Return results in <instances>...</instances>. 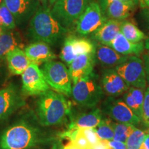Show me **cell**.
Wrapping results in <instances>:
<instances>
[{
    "label": "cell",
    "instance_id": "1f68e13d",
    "mask_svg": "<svg viewBox=\"0 0 149 149\" xmlns=\"http://www.w3.org/2000/svg\"><path fill=\"white\" fill-rule=\"evenodd\" d=\"M109 144L112 149H126L127 148L125 142L115 141L114 139L109 140Z\"/></svg>",
    "mask_w": 149,
    "mask_h": 149
},
{
    "label": "cell",
    "instance_id": "5bb4252c",
    "mask_svg": "<svg viewBox=\"0 0 149 149\" xmlns=\"http://www.w3.org/2000/svg\"><path fill=\"white\" fill-rule=\"evenodd\" d=\"M101 86L104 94L113 97L124 94L130 87L115 68H105L102 71Z\"/></svg>",
    "mask_w": 149,
    "mask_h": 149
},
{
    "label": "cell",
    "instance_id": "d590c367",
    "mask_svg": "<svg viewBox=\"0 0 149 149\" xmlns=\"http://www.w3.org/2000/svg\"><path fill=\"white\" fill-rule=\"evenodd\" d=\"M133 1L135 3H137L138 5V3L139 1V0H100L99 1V3H100V6L101 8H103V7L105 6L106 5H107L108 3L110 2H112V1Z\"/></svg>",
    "mask_w": 149,
    "mask_h": 149
},
{
    "label": "cell",
    "instance_id": "7c38bea8",
    "mask_svg": "<svg viewBox=\"0 0 149 149\" xmlns=\"http://www.w3.org/2000/svg\"><path fill=\"white\" fill-rule=\"evenodd\" d=\"M26 105L22 93L13 84L0 89V122Z\"/></svg>",
    "mask_w": 149,
    "mask_h": 149
},
{
    "label": "cell",
    "instance_id": "ffe728a7",
    "mask_svg": "<svg viewBox=\"0 0 149 149\" xmlns=\"http://www.w3.org/2000/svg\"><path fill=\"white\" fill-rule=\"evenodd\" d=\"M103 119L102 110L95 108L88 113L80 114L74 118L68 124V129L79 128H95Z\"/></svg>",
    "mask_w": 149,
    "mask_h": 149
},
{
    "label": "cell",
    "instance_id": "74e56055",
    "mask_svg": "<svg viewBox=\"0 0 149 149\" xmlns=\"http://www.w3.org/2000/svg\"><path fill=\"white\" fill-rule=\"evenodd\" d=\"M51 149H64V144L61 140H56L53 142Z\"/></svg>",
    "mask_w": 149,
    "mask_h": 149
},
{
    "label": "cell",
    "instance_id": "ac0fdd59",
    "mask_svg": "<svg viewBox=\"0 0 149 149\" xmlns=\"http://www.w3.org/2000/svg\"><path fill=\"white\" fill-rule=\"evenodd\" d=\"M130 56L123 55L117 53L111 46L100 44L96 48V60L105 68H115L125 62Z\"/></svg>",
    "mask_w": 149,
    "mask_h": 149
},
{
    "label": "cell",
    "instance_id": "7a4b0ae2",
    "mask_svg": "<svg viewBox=\"0 0 149 149\" xmlns=\"http://www.w3.org/2000/svg\"><path fill=\"white\" fill-rule=\"evenodd\" d=\"M71 108V102L64 95L50 89L37 101V120L43 127L61 125L68 120Z\"/></svg>",
    "mask_w": 149,
    "mask_h": 149
},
{
    "label": "cell",
    "instance_id": "cb8c5ba5",
    "mask_svg": "<svg viewBox=\"0 0 149 149\" xmlns=\"http://www.w3.org/2000/svg\"><path fill=\"white\" fill-rule=\"evenodd\" d=\"M23 46L22 37L18 33L12 31H1L0 33V61L6 57L9 52Z\"/></svg>",
    "mask_w": 149,
    "mask_h": 149
},
{
    "label": "cell",
    "instance_id": "e0dca14e",
    "mask_svg": "<svg viewBox=\"0 0 149 149\" xmlns=\"http://www.w3.org/2000/svg\"><path fill=\"white\" fill-rule=\"evenodd\" d=\"M24 52L31 62L37 65L53 61L57 56L48 44L43 42H35L24 48Z\"/></svg>",
    "mask_w": 149,
    "mask_h": 149
},
{
    "label": "cell",
    "instance_id": "5b68a950",
    "mask_svg": "<svg viewBox=\"0 0 149 149\" xmlns=\"http://www.w3.org/2000/svg\"><path fill=\"white\" fill-rule=\"evenodd\" d=\"M41 69L50 88L65 96L71 97L72 83L68 68L64 63L50 61L44 64Z\"/></svg>",
    "mask_w": 149,
    "mask_h": 149
},
{
    "label": "cell",
    "instance_id": "8d00e7d4",
    "mask_svg": "<svg viewBox=\"0 0 149 149\" xmlns=\"http://www.w3.org/2000/svg\"><path fill=\"white\" fill-rule=\"evenodd\" d=\"M64 149H85L81 148L72 141H68V144L64 145Z\"/></svg>",
    "mask_w": 149,
    "mask_h": 149
},
{
    "label": "cell",
    "instance_id": "30bf717a",
    "mask_svg": "<svg viewBox=\"0 0 149 149\" xmlns=\"http://www.w3.org/2000/svg\"><path fill=\"white\" fill-rule=\"evenodd\" d=\"M102 112L116 122L134 126L138 125L141 122L122 99L109 97L102 104Z\"/></svg>",
    "mask_w": 149,
    "mask_h": 149
},
{
    "label": "cell",
    "instance_id": "4dcf8cb0",
    "mask_svg": "<svg viewBox=\"0 0 149 149\" xmlns=\"http://www.w3.org/2000/svg\"><path fill=\"white\" fill-rule=\"evenodd\" d=\"M81 129L82 130L84 134L92 147L95 146L101 139L97 134L95 128H81Z\"/></svg>",
    "mask_w": 149,
    "mask_h": 149
},
{
    "label": "cell",
    "instance_id": "60d3db41",
    "mask_svg": "<svg viewBox=\"0 0 149 149\" xmlns=\"http://www.w3.org/2000/svg\"><path fill=\"white\" fill-rule=\"evenodd\" d=\"M144 48L149 51V34L147 36L146 39L144 40Z\"/></svg>",
    "mask_w": 149,
    "mask_h": 149
},
{
    "label": "cell",
    "instance_id": "e575fe53",
    "mask_svg": "<svg viewBox=\"0 0 149 149\" xmlns=\"http://www.w3.org/2000/svg\"><path fill=\"white\" fill-rule=\"evenodd\" d=\"M93 149H112L109 144V141L105 139H100L95 146L93 147Z\"/></svg>",
    "mask_w": 149,
    "mask_h": 149
},
{
    "label": "cell",
    "instance_id": "8fae6325",
    "mask_svg": "<svg viewBox=\"0 0 149 149\" xmlns=\"http://www.w3.org/2000/svg\"><path fill=\"white\" fill-rule=\"evenodd\" d=\"M96 47L91 40L84 37L70 35L65 38L60 58L68 66L77 56L95 53Z\"/></svg>",
    "mask_w": 149,
    "mask_h": 149
},
{
    "label": "cell",
    "instance_id": "b9f144b4",
    "mask_svg": "<svg viewBox=\"0 0 149 149\" xmlns=\"http://www.w3.org/2000/svg\"><path fill=\"white\" fill-rule=\"evenodd\" d=\"M48 1H49V6H53L55 4L57 1H58L59 0H48Z\"/></svg>",
    "mask_w": 149,
    "mask_h": 149
},
{
    "label": "cell",
    "instance_id": "2e32d148",
    "mask_svg": "<svg viewBox=\"0 0 149 149\" xmlns=\"http://www.w3.org/2000/svg\"><path fill=\"white\" fill-rule=\"evenodd\" d=\"M137 5L133 1H115L101 8L108 19L124 21L131 15Z\"/></svg>",
    "mask_w": 149,
    "mask_h": 149
},
{
    "label": "cell",
    "instance_id": "277c9868",
    "mask_svg": "<svg viewBox=\"0 0 149 149\" xmlns=\"http://www.w3.org/2000/svg\"><path fill=\"white\" fill-rule=\"evenodd\" d=\"M104 95L99 83L98 75L94 72L72 84L71 97L81 107L94 109L104 98Z\"/></svg>",
    "mask_w": 149,
    "mask_h": 149
},
{
    "label": "cell",
    "instance_id": "484cf974",
    "mask_svg": "<svg viewBox=\"0 0 149 149\" xmlns=\"http://www.w3.org/2000/svg\"><path fill=\"white\" fill-rule=\"evenodd\" d=\"M111 125L114 131L113 139L122 142H126V139L136 128L135 126L133 124L115 122L113 121L111 122Z\"/></svg>",
    "mask_w": 149,
    "mask_h": 149
},
{
    "label": "cell",
    "instance_id": "8992f818",
    "mask_svg": "<svg viewBox=\"0 0 149 149\" xmlns=\"http://www.w3.org/2000/svg\"><path fill=\"white\" fill-rule=\"evenodd\" d=\"M88 3L89 0H59L51 10L61 25L67 28L77 22Z\"/></svg>",
    "mask_w": 149,
    "mask_h": 149
},
{
    "label": "cell",
    "instance_id": "c3c4849f",
    "mask_svg": "<svg viewBox=\"0 0 149 149\" xmlns=\"http://www.w3.org/2000/svg\"><path fill=\"white\" fill-rule=\"evenodd\" d=\"M1 29H0V33H1Z\"/></svg>",
    "mask_w": 149,
    "mask_h": 149
},
{
    "label": "cell",
    "instance_id": "83f0119b",
    "mask_svg": "<svg viewBox=\"0 0 149 149\" xmlns=\"http://www.w3.org/2000/svg\"><path fill=\"white\" fill-rule=\"evenodd\" d=\"M112 121L105 117L102 119L101 122L95 128L97 134L100 139L105 140H112L114 137V131L111 125Z\"/></svg>",
    "mask_w": 149,
    "mask_h": 149
},
{
    "label": "cell",
    "instance_id": "f35d334b",
    "mask_svg": "<svg viewBox=\"0 0 149 149\" xmlns=\"http://www.w3.org/2000/svg\"><path fill=\"white\" fill-rule=\"evenodd\" d=\"M143 146L146 149H149V135H148V134H146V137H145Z\"/></svg>",
    "mask_w": 149,
    "mask_h": 149
},
{
    "label": "cell",
    "instance_id": "836d02e7",
    "mask_svg": "<svg viewBox=\"0 0 149 149\" xmlns=\"http://www.w3.org/2000/svg\"><path fill=\"white\" fill-rule=\"evenodd\" d=\"M143 61H144L145 72H146V78L147 84L149 86V51L145 53L143 56Z\"/></svg>",
    "mask_w": 149,
    "mask_h": 149
},
{
    "label": "cell",
    "instance_id": "44dd1931",
    "mask_svg": "<svg viewBox=\"0 0 149 149\" xmlns=\"http://www.w3.org/2000/svg\"><path fill=\"white\" fill-rule=\"evenodd\" d=\"M111 47L123 55L137 57L143 53L145 48L144 42H132L128 40L121 33H119L112 42Z\"/></svg>",
    "mask_w": 149,
    "mask_h": 149
},
{
    "label": "cell",
    "instance_id": "3957f363",
    "mask_svg": "<svg viewBox=\"0 0 149 149\" xmlns=\"http://www.w3.org/2000/svg\"><path fill=\"white\" fill-rule=\"evenodd\" d=\"M68 30L52 14L50 7L40 6L29 23V33L36 42L55 44L61 40Z\"/></svg>",
    "mask_w": 149,
    "mask_h": 149
},
{
    "label": "cell",
    "instance_id": "9c48e42d",
    "mask_svg": "<svg viewBox=\"0 0 149 149\" xmlns=\"http://www.w3.org/2000/svg\"><path fill=\"white\" fill-rule=\"evenodd\" d=\"M22 93L29 96H40L50 90L39 65L31 62L22 74Z\"/></svg>",
    "mask_w": 149,
    "mask_h": 149
},
{
    "label": "cell",
    "instance_id": "ba28073f",
    "mask_svg": "<svg viewBox=\"0 0 149 149\" xmlns=\"http://www.w3.org/2000/svg\"><path fill=\"white\" fill-rule=\"evenodd\" d=\"M107 19L100 3L91 1L76 22V31L81 36L93 34Z\"/></svg>",
    "mask_w": 149,
    "mask_h": 149
},
{
    "label": "cell",
    "instance_id": "6da1fadb",
    "mask_svg": "<svg viewBox=\"0 0 149 149\" xmlns=\"http://www.w3.org/2000/svg\"><path fill=\"white\" fill-rule=\"evenodd\" d=\"M37 117L22 118L0 135V149H34L53 138L44 131Z\"/></svg>",
    "mask_w": 149,
    "mask_h": 149
},
{
    "label": "cell",
    "instance_id": "d6986e66",
    "mask_svg": "<svg viewBox=\"0 0 149 149\" xmlns=\"http://www.w3.org/2000/svg\"><path fill=\"white\" fill-rule=\"evenodd\" d=\"M122 21L107 19L95 32L93 33V39L102 45L111 46L113 40L120 33Z\"/></svg>",
    "mask_w": 149,
    "mask_h": 149
},
{
    "label": "cell",
    "instance_id": "7bdbcfd3",
    "mask_svg": "<svg viewBox=\"0 0 149 149\" xmlns=\"http://www.w3.org/2000/svg\"><path fill=\"white\" fill-rule=\"evenodd\" d=\"M143 2H144V5L146 6H149V0H142Z\"/></svg>",
    "mask_w": 149,
    "mask_h": 149
},
{
    "label": "cell",
    "instance_id": "4fadbf2b",
    "mask_svg": "<svg viewBox=\"0 0 149 149\" xmlns=\"http://www.w3.org/2000/svg\"><path fill=\"white\" fill-rule=\"evenodd\" d=\"M13 15L16 24H22L33 17L40 6L38 0H3Z\"/></svg>",
    "mask_w": 149,
    "mask_h": 149
},
{
    "label": "cell",
    "instance_id": "603a6c76",
    "mask_svg": "<svg viewBox=\"0 0 149 149\" xmlns=\"http://www.w3.org/2000/svg\"><path fill=\"white\" fill-rule=\"evenodd\" d=\"M144 92L143 89L131 86L124 93L122 99L141 122H142Z\"/></svg>",
    "mask_w": 149,
    "mask_h": 149
},
{
    "label": "cell",
    "instance_id": "d6a6232c",
    "mask_svg": "<svg viewBox=\"0 0 149 149\" xmlns=\"http://www.w3.org/2000/svg\"><path fill=\"white\" fill-rule=\"evenodd\" d=\"M141 14L146 28L149 29V6H146L145 5L143 6L141 10Z\"/></svg>",
    "mask_w": 149,
    "mask_h": 149
},
{
    "label": "cell",
    "instance_id": "ab89813d",
    "mask_svg": "<svg viewBox=\"0 0 149 149\" xmlns=\"http://www.w3.org/2000/svg\"><path fill=\"white\" fill-rule=\"evenodd\" d=\"M40 3H42V6L44 7H49V1L48 0H38Z\"/></svg>",
    "mask_w": 149,
    "mask_h": 149
},
{
    "label": "cell",
    "instance_id": "d4e9b609",
    "mask_svg": "<svg viewBox=\"0 0 149 149\" xmlns=\"http://www.w3.org/2000/svg\"><path fill=\"white\" fill-rule=\"evenodd\" d=\"M120 33L128 40L134 43L143 42L147 36L133 22L124 20L120 26Z\"/></svg>",
    "mask_w": 149,
    "mask_h": 149
},
{
    "label": "cell",
    "instance_id": "bcb514c9",
    "mask_svg": "<svg viewBox=\"0 0 149 149\" xmlns=\"http://www.w3.org/2000/svg\"><path fill=\"white\" fill-rule=\"evenodd\" d=\"M126 149H134V148H126Z\"/></svg>",
    "mask_w": 149,
    "mask_h": 149
},
{
    "label": "cell",
    "instance_id": "f1b7e54d",
    "mask_svg": "<svg viewBox=\"0 0 149 149\" xmlns=\"http://www.w3.org/2000/svg\"><path fill=\"white\" fill-rule=\"evenodd\" d=\"M146 134L144 130L135 128V129L132 132L126 141V144L127 148H131L134 149H139L146 137Z\"/></svg>",
    "mask_w": 149,
    "mask_h": 149
},
{
    "label": "cell",
    "instance_id": "4316f807",
    "mask_svg": "<svg viewBox=\"0 0 149 149\" xmlns=\"http://www.w3.org/2000/svg\"><path fill=\"white\" fill-rule=\"evenodd\" d=\"M15 27L14 17L3 1L0 4V29L1 31H12Z\"/></svg>",
    "mask_w": 149,
    "mask_h": 149
},
{
    "label": "cell",
    "instance_id": "ee69618b",
    "mask_svg": "<svg viewBox=\"0 0 149 149\" xmlns=\"http://www.w3.org/2000/svg\"><path fill=\"white\" fill-rule=\"evenodd\" d=\"M146 133H147V134H148V135H149V127H148V128H147V130H146Z\"/></svg>",
    "mask_w": 149,
    "mask_h": 149
},
{
    "label": "cell",
    "instance_id": "681fc988",
    "mask_svg": "<svg viewBox=\"0 0 149 149\" xmlns=\"http://www.w3.org/2000/svg\"><path fill=\"white\" fill-rule=\"evenodd\" d=\"M89 149H93V148H89Z\"/></svg>",
    "mask_w": 149,
    "mask_h": 149
},
{
    "label": "cell",
    "instance_id": "52a82bcc",
    "mask_svg": "<svg viewBox=\"0 0 149 149\" xmlns=\"http://www.w3.org/2000/svg\"><path fill=\"white\" fill-rule=\"evenodd\" d=\"M115 69L130 87L143 90L146 88L144 61L137 56H130L125 62L116 66Z\"/></svg>",
    "mask_w": 149,
    "mask_h": 149
},
{
    "label": "cell",
    "instance_id": "9a60e30c",
    "mask_svg": "<svg viewBox=\"0 0 149 149\" xmlns=\"http://www.w3.org/2000/svg\"><path fill=\"white\" fill-rule=\"evenodd\" d=\"M95 61V53H93L80 55L72 61L68 66V70L72 84L93 72Z\"/></svg>",
    "mask_w": 149,
    "mask_h": 149
},
{
    "label": "cell",
    "instance_id": "f6af8a7d",
    "mask_svg": "<svg viewBox=\"0 0 149 149\" xmlns=\"http://www.w3.org/2000/svg\"><path fill=\"white\" fill-rule=\"evenodd\" d=\"M3 1V0H0V4H1V3H2Z\"/></svg>",
    "mask_w": 149,
    "mask_h": 149
},
{
    "label": "cell",
    "instance_id": "f546056e",
    "mask_svg": "<svg viewBox=\"0 0 149 149\" xmlns=\"http://www.w3.org/2000/svg\"><path fill=\"white\" fill-rule=\"evenodd\" d=\"M146 127H149V87L144 92V106H143L142 122Z\"/></svg>",
    "mask_w": 149,
    "mask_h": 149
},
{
    "label": "cell",
    "instance_id": "7402d4cb",
    "mask_svg": "<svg viewBox=\"0 0 149 149\" xmlns=\"http://www.w3.org/2000/svg\"><path fill=\"white\" fill-rule=\"evenodd\" d=\"M9 71L13 74H22L31 61L21 48H16L9 52L6 57Z\"/></svg>",
    "mask_w": 149,
    "mask_h": 149
},
{
    "label": "cell",
    "instance_id": "7dc6e473",
    "mask_svg": "<svg viewBox=\"0 0 149 149\" xmlns=\"http://www.w3.org/2000/svg\"><path fill=\"white\" fill-rule=\"evenodd\" d=\"M34 149H42V148H34Z\"/></svg>",
    "mask_w": 149,
    "mask_h": 149
}]
</instances>
